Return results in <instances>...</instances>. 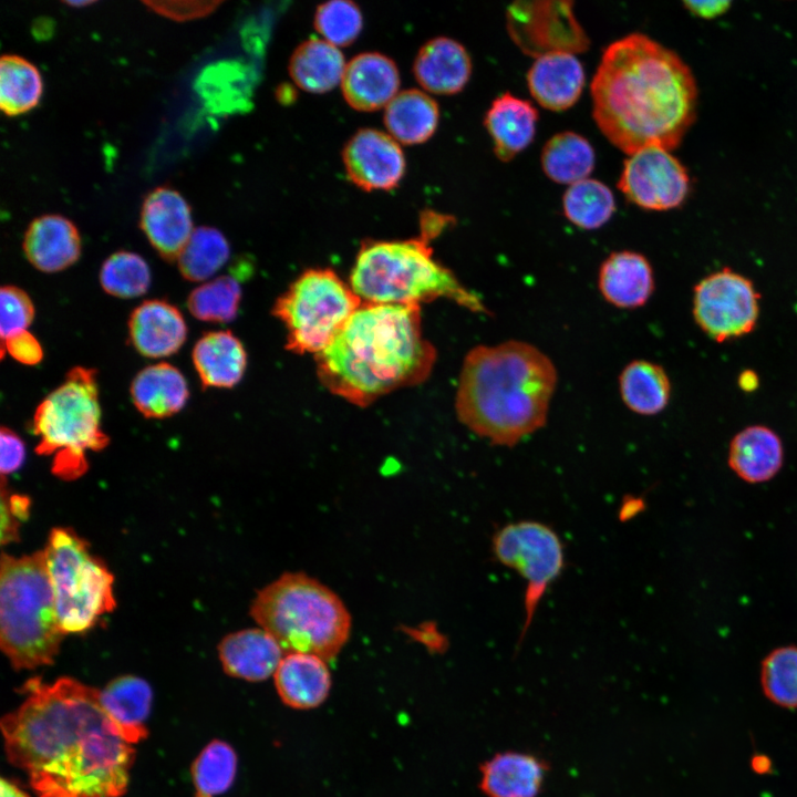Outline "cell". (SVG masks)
Listing matches in <instances>:
<instances>
[{"label": "cell", "mask_w": 797, "mask_h": 797, "mask_svg": "<svg viewBox=\"0 0 797 797\" xmlns=\"http://www.w3.org/2000/svg\"><path fill=\"white\" fill-rule=\"evenodd\" d=\"M493 551L501 565L515 569L527 584L521 641L542 597L563 569V546L548 525L521 520L509 522L495 532Z\"/></svg>", "instance_id": "cell-11"}, {"label": "cell", "mask_w": 797, "mask_h": 797, "mask_svg": "<svg viewBox=\"0 0 797 797\" xmlns=\"http://www.w3.org/2000/svg\"><path fill=\"white\" fill-rule=\"evenodd\" d=\"M737 382L743 391L752 392L757 389L759 379L754 371L745 370L739 374Z\"/></svg>", "instance_id": "cell-49"}, {"label": "cell", "mask_w": 797, "mask_h": 797, "mask_svg": "<svg viewBox=\"0 0 797 797\" xmlns=\"http://www.w3.org/2000/svg\"><path fill=\"white\" fill-rule=\"evenodd\" d=\"M1 797H29L20 787L14 783L2 778L1 779Z\"/></svg>", "instance_id": "cell-50"}, {"label": "cell", "mask_w": 797, "mask_h": 797, "mask_svg": "<svg viewBox=\"0 0 797 797\" xmlns=\"http://www.w3.org/2000/svg\"><path fill=\"white\" fill-rule=\"evenodd\" d=\"M22 248L29 262L42 272H58L72 266L81 253L74 224L55 214L34 218L28 226Z\"/></svg>", "instance_id": "cell-20"}, {"label": "cell", "mask_w": 797, "mask_h": 797, "mask_svg": "<svg viewBox=\"0 0 797 797\" xmlns=\"http://www.w3.org/2000/svg\"><path fill=\"white\" fill-rule=\"evenodd\" d=\"M760 686L773 704L797 708V645L774 649L760 665Z\"/></svg>", "instance_id": "cell-40"}, {"label": "cell", "mask_w": 797, "mask_h": 797, "mask_svg": "<svg viewBox=\"0 0 797 797\" xmlns=\"http://www.w3.org/2000/svg\"><path fill=\"white\" fill-rule=\"evenodd\" d=\"M43 553L64 634L85 632L115 609L112 572L74 530L53 528Z\"/></svg>", "instance_id": "cell-8"}, {"label": "cell", "mask_w": 797, "mask_h": 797, "mask_svg": "<svg viewBox=\"0 0 797 797\" xmlns=\"http://www.w3.org/2000/svg\"><path fill=\"white\" fill-rule=\"evenodd\" d=\"M549 767L524 752L496 753L480 765L479 789L487 797H537Z\"/></svg>", "instance_id": "cell-22"}, {"label": "cell", "mask_w": 797, "mask_h": 797, "mask_svg": "<svg viewBox=\"0 0 797 797\" xmlns=\"http://www.w3.org/2000/svg\"><path fill=\"white\" fill-rule=\"evenodd\" d=\"M343 163L350 180L364 190H389L397 186L405 173V157L400 144L375 128H362L348 141Z\"/></svg>", "instance_id": "cell-14"}, {"label": "cell", "mask_w": 797, "mask_h": 797, "mask_svg": "<svg viewBox=\"0 0 797 797\" xmlns=\"http://www.w3.org/2000/svg\"><path fill=\"white\" fill-rule=\"evenodd\" d=\"M23 703L1 721L9 762L38 797H120L135 749L105 714L100 691L72 677H33Z\"/></svg>", "instance_id": "cell-1"}, {"label": "cell", "mask_w": 797, "mask_h": 797, "mask_svg": "<svg viewBox=\"0 0 797 797\" xmlns=\"http://www.w3.org/2000/svg\"><path fill=\"white\" fill-rule=\"evenodd\" d=\"M32 428L40 441L35 452L54 458L87 463L86 451L108 445L101 428L96 371L83 366L70 370L64 382L38 405Z\"/></svg>", "instance_id": "cell-9"}, {"label": "cell", "mask_w": 797, "mask_h": 797, "mask_svg": "<svg viewBox=\"0 0 797 797\" xmlns=\"http://www.w3.org/2000/svg\"><path fill=\"white\" fill-rule=\"evenodd\" d=\"M618 188L625 198L649 210L680 206L690 188L684 166L665 148H642L624 161Z\"/></svg>", "instance_id": "cell-13"}, {"label": "cell", "mask_w": 797, "mask_h": 797, "mask_svg": "<svg viewBox=\"0 0 797 797\" xmlns=\"http://www.w3.org/2000/svg\"><path fill=\"white\" fill-rule=\"evenodd\" d=\"M238 758L226 742H210L192 766L195 797H216L227 791L236 777Z\"/></svg>", "instance_id": "cell-38"}, {"label": "cell", "mask_w": 797, "mask_h": 797, "mask_svg": "<svg viewBox=\"0 0 797 797\" xmlns=\"http://www.w3.org/2000/svg\"><path fill=\"white\" fill-rule=\"evenodd\" d=\"M435 359L422 334L420 306L366 302L315 355L321 383L358 406L425 381Z\"/></svg>", "instance_id": "cell-3"}, {"label": "cell", "mask_w": 797, "mask_h": 797, "mask_svg": "<svg viewBox=\"0 0 797 797\" xmlns=\"http://www.w3.org/2000/svg\"><path fill=\"white\" fill-rule=\"evenodd\" d=\"M42 94V79L38 69L17 54L0 59V108L8 116L33 108Z\"/></svg>", "instance_id": "cell-35"}, {"label": "cell", "mask_w": 797, "mask_h": 797, "mask_svg": "<svg viewBox=\"0 0 797 797\" xmlns=\"http://www.w3.org/2000/svg\"><path fill=\"white\" fill-rule=\"evenodd\" d=\"M537 121L530 102L507 92L497 96L484 120L497 158L508 162L524 151L534 141Z\"/></svg>", "instance_id": "cell-26"}, {"label": "cell", "mask_w": 797, "mask_h": 797, "mask_svg": "<svg viewBox=\"0 0 797 797\" xmlns=\"http://www.w3.org/2000/svg\"><path fill=\"white\" fill-rule=\"evenodd\" d=\"M0 335L4 340L27 330L34 319V306L25 291L15 286H3L0 290Z\"/></svg>", "instance_id": "cell-43"}, {"label": "cell", "mask_w": 797, "mask_h": 797, "mask_svg": "<svg viewBox=\"0 0 797 797\" xmlns=\"http://www.w3.org/2000/svg\"><path fill=\"white\" fill-rule=\"evenodd\" d=\"M727 463L736 476L748 484L768 482L783 467V442L765 425L747 426L732 438Z\"/></svg>", "instance_id": "cell-25"}, {"label": "cell", "mask_w": 797, "mask_h": 797, "mask_svg": "<svg viewBox=\"0 0 797 797\" xmlns=\"http://www.w3.org/2000/svg\"><path fill=\"white\" fill-rule=\"evenodd\" d=\"M363 301L333 270L308 269L276 301L286 348L314 355L327 349Z\"/></svg>", "instance_id": "cell-10"}, {"label": "cell", "mask_w": 797, "mask_h": 797, "mask_svg": "<svg viewBox=\"0 0 797 797\" xmlns=\"http://www.w3.org/2000/svg\"><path fill=\"white\" fill-rule=\"evenodd\" d=\"M130 392L134 406L147 418L169 417L178 413L189 397L182 372L165 362L141 370L133 379Z\"/></svg>", "instance_id": "cell-28"}, {"label": "cell", "mask_w": 797, "mask_h": 797, "mask_svg": "<svg viewBox=\"0 0 797 797\" xmlns=\"http://www.w3.org/2000/svg\"><path fill=\"white\" fill-rule=\"evenodd\" d=\"M0 469L2 477L17 472L25 458V447L20 436L2 426L0 431Z\"/></svg>", "instance_id": "cell-47"}, {"label": "cell", "mask_w": 797, "mask_h": 797, "mask_svg": "<svg viewBox=\"0 0 797 797\" xmlns=\"http://www.w3.org/2000/svg\"><path fill=\"white\" fill-rule=\"evenodd\" d=\"M586 74L579 59L571 52L553 51L536 58L527 73L532 97L545 108L565 111L580 97Z\"/></svg>", "instance_id": "cell-17"}, {"label": "cell", "mask_w": 797, "mask_h": 797, "mask_svg": "<svg viewBox=\"0 0 797 797\" xmlns=\"http://www.w3.org/2000/svg\"><path fill=\"white\" fill-rule=\"evenodd\" d=\"M64 3L71 7H83L93 3V1H64Z\"/></svg>", "instance_id": "cell-51"}, {"label": "cell", "mask_w": 797, "mask_h": 797, "mask_svg": "<svg viewBox=\"0 0 797 797\" xmlns=\"http://www.w3.org/2000/svg\"><path fill=\"white\" fill-rule=\"evenodd\" d=\"M139 226L158 255L177 260L193 232L190 208L175 189L159 186L145 197Z\"/></svg>", "instance_id": "cell-15"}, {"label": "cell", "mask_w": 797, "mask_h": 797, "mask_svg": "<svg viewBox=\"0 0 797 797\" xmlns=\"http://www.w3.org/2000/svg\"><path fill=\"white\" fill-rule=\"evenodd\" d=\"M64 635L43 550L19 558L2 553L0 645L11 665L31 670L52 664Z\"/></svg>", "instance_id": "cell-7"}, {"label": "cell", "mask_w": 797, "mask_h": 797, "mask_svg": "<svg viewBox=\"0 0 797 797\" xmlns=\"http://www.w3.org/2000/svg\"><path fill=\"white\" fill-rule=\"evenodd\" d=\"M30 499L28 496L12 494L6 487V477L1 476V542L10 544L19 538L21 522L30 514Z\"/></svg>", "instance_id": "cell-44"}, {"label": "cell", "mask_w": 797, "mask_h": 797, "mask_svg": "<svg viewBox=\"0 0 797 797\" xmlns=\"http://www.w3.org/2000/svg\"><path fill=\"white\" fill-rule=\"evenodd\" d=\"M598 286L602 297L614 307L639 308L654 291L651 263L639 252H613L600 267Z\"/></svg>", "instance_id": "cell-24"}, {"label": "cell", "mask_w": 797, "mask_h": 797, "mask_svg": "<svg viewBox=\"0 0 797 797\" xmlns=\"http://www.w3.org/2000/svg\"><path fill=\"white\" fill-rule=\"evenodd\" d=\"M593 118L602 134L631 155L676 147L695 116L696 85L672 50L642 33L610 43L591 81Z\"/></svg>", "instance_id": "cell-2"}, {"label": "cell", "mask_w": 797, "mask_h": 797, "mask_svg": "<svg viewBox=\"0 0 797 797\" xmlns=\"http://www.w3.org/2000/svg\"><path fill=\"white\" fill-rule=\"evenodd\" d=\"M621 398L640 415H655L663 411L671 397V383L664 369L653 362H630L619 377Z\"/></svg>", "instance_id": "cell-33"}, {"label": "cell", "mask_w": 797, "mask_h": 797, "mask_svg": "<svg viewBox=\"0 0 797 797\" xmlns=\"http://www.w3.org/2000/svg\"><path fill=\"white\" fill-rule=\"evenodd\" d=\"M192 358L203 389L232 387L247 366L244 345L230 331L205 333L196 342Z\"/></svg>", "instance_id": "cell-30"}, {"label": "cell", "mask_w": 797, "mask_h": 797, "mask_svg": "<svg viewBox=\"0 0 797 797\" xmlns=\"http://www.w3.org/2000/svg\"><path fill=\"white\" fill-rule=\"evenodd\" d=\"M101 705L118 734L131 745L147 736L145 726L152 704V689L137 676L123 675L100 691Z\"/></svg>", "instance_id": "cell-27"}, {"label": "cell", "mask_w": 797, "mask_h": 797, "mask_svg": "<svg viewBox=\"0 0 797 797\" xmlns=\"http://www.w3.org/2000/svg\"><path fill=\"white\" fill-rule=\"evenodd\" d=\"M439 120L436 101L421 90L398 92L385 106L384 124L389 134L406 145L426 142L435 133Z\"/></svg>", "instance_id": "cell-31"}, {"label": "cell", "mask_w": 797, "mask_h": 797, "mask_svg": "<svg viewBox=\"0 0 797 797\" xmlns=\"http://www.w3.org/2000/svg\"><path fill=\"white\" fill-rule=\"evenodd\" d=\"M686 8L701 18H715L727 10L729 1H686Z\"/></svg>", "instance_id": "cell-48"}, {"label": "cell", "mask_w": 797, "mask_h": 797, "mask_svg": "<svg viewBox=\"0 0 797 797\" xmlns=\"http://www.w3.org/2000/svg\"><path fill=\"white\" fill-rule=\"evenodd\" d=\"M345 66L340 48L323 39H310L293 51L289 73L300 89L324 93L341 84Z\"/></svg>", "instance_id": "cell-32"}, {"label": "cell", "mask_w": 797, "mask_h": 797, "mask_svg": "<svg viewBox=\"0 0 797 797\" xmlns=\"http://www.w3.org/2000/svg\"><path fill=\"white\" fill-rule=\"evenodd\" d=\"M250 615L284 653H310L328 662L341 652L352 630L351 613L339 594L302 571L284 572L261 588Z\"/></svg>", "instance_id": "cell-6"}, {"label": "cell", "mask_w": 797, "mask_h": 797, "mask_svg": "<svg viewBox=\"0 0 797 797\" xmlns=\"http://www.w3.org/2000/svg\"><path fill=\"white\" fill-rule=\"evenodd\" d=\"M759 298L752 280L723 268L695 286L692 312L700 329L722 343L754 330L759 314Z\"/></svg>", "instance_id": "cell-12"}, {"label": "cell", "mask_w": 797, "mask_h": 797, "mask_svg": "<svg viewBox=\"0 0 797 797\" xmlns=\"http://www.w3.org/2000/svg\"><path fill=\"white\" fill-rule=\"evenodd\" d=\"M103 290L117 298L131 299L144 294L151 284V270L146 261L131 251H116L103 262L100 270Z\"/></svg>", "instance_id": "cell-41"}, {"label": "cell", "mask_w": 797, "mask_h": 797, "mask_svg": "<svg viewBox=\"0 0 797 797\" xmlns=\"http://www.w3.org/2000/svg\"><path fill=\"white\" fill-rule=\"evenodd\" d=\"M218 655L228 675L261 682L273 676L284 651L269 632L258 627L226 635L218 645Z\"/></svg>", "instance_id": "cell-19"}, {"label": "cell", "mask_w": 797, "mask_h": 797, "mask_svg": "<svg viewBox=\"0 0 797 797\" xmlns=\"http://www.w3.org/2000/svg\"><path fill=\"white\" fill-rule=\"evenodd\" d=\"M565 216L581 229L593 230L602 227L615 210L614 196L610 188L592 178H586L569 186L562 198Z\"/></svg>", "instance_id": "cell-37"}, {"label": "cell", "mask_w": 797, "mask_h": 797, "mask_svg": "<svg viewBox=\"0 0 797 797\" xmlns=\"http://www.w3.org/2000/svg\"><path fill=\"white\" fill-rule=\"evenodd\" d=\"M556 385L553 363L535 345H477L463 362L456 413L476 435L510 447L545 425Z\"/></svg>", "instance_id": "cell-4"}, {"label": "cell", "mask_w": 797, "mask_h": 797, "mask_svg": "<svg viewBox=\"0 0 797 797\" xmlns=\"http://www.w3.org/2000/svg\"><path fill=\"white\" fill-rule=\"evenodd\" d=\"M449 219L426 214L417 238L365 242L351 271L353 291L366 303L420 306L444 297L477 309V300L433 257L429 239Z\"/></svg>", "instance_id": "cell-5"}, {"label": "cell", "mask_w": 797, "mask_h": 797, "mask_svg": "<svg viewBox=\"0 0 797 797\" xmlns=\"http://www.w3.org/2000/svg\"><path fill=\"white\" fill-rule=\"evenodd\" d=\"M128 337L135 350L147 358H164L176 353L187 338L182 312L164 300H146L137 306L128 319Z\"/></svg>", "instance_id": "cell-18"}, {"label": "cell", "mask_w": 797, "mask_h": 797, "mask_svg": "<svg viewBox=\"0 0 797 797\" xmlns=\"http://www.w3.org/2000/svg\"><path fill=\"white\" fill-rule=\"evenodd\" d=\"M594 163L596 154L589 141L571 131L555 134L541 152L545 174L559 184L572 185L588 178Z\"/></svg>", "instance_id": "cell-34"}, {"label": "cell", "mask_w": 797, "mask_h": 797, "mask_svg": "<svg viewBox=\"0 0 797 797\" xmlns=\"http://www.w3.org/2000/svg\"><path fill=\"white\" fill-rule=\"evenodd\" d=\"M7 351L22 364L35 365L43 358V350L37 338L28 330L20 331L2 340L1 354Z\"/></svg>", "instance_id": "cell-46"}, {"label": "cell", "mask_w": 797, "mask_h": 797, "mask_svg": "<svg viewBox=\"0 0 797 797\" xmlns=\"http://www.w3.org/2000/svg\"><path fill=\"white\" fill-rule=\"evenodd\" d=\"M272 677L282 703L296 710L320 706L332 685L328 661L310 653H284Z\"/></svg>", "instance_id": "cell-21"}, {"label": "cell", "mask_w": 797, "mask_h": 797, "mask_svg": "<svg viewBox=\"0 0 797 797\" xmlns=\"http://www.w3.org/2000/svg\"><path fill=\"white\" fill-rule=\"evenodd\" d=\"M155 12L183 21L210 13L220 1H144Z\"/></svg>", "instance_id": "cell-45"}, {"label": "cell", "mask_w": 797, "mask_h": 797, "mask_svg": "<svg viewBox=\"0 0 797 797\" xmlns=\"http://www.w3.org/2000/svg\"><path fill=\"white\" fill-rule=\"evenodd\" d=\"M400 72L389 56L364 52L346 63L341 81L344 100L362 112L385 107L398 93Z\"/></svg>", "instance_id": "cell-16"}, {"label": "cell", "mask_w": 797, "mask_h": 797, "mask_svg": "<svg viewBox=\"0 0 797 797\" xmlns=\"http://www.w3.org/2000/svg\"><path fill=\"white\" fill-rule=\"evenodd\" d=\"M517 4L530 17L529 19L524 18V24L531 25L532 34L519 43L521 48L529 40L531 43H536L542 32L545 34L537 56L553 51L573 53L588 46L587 37L571 12V2H517Z\"/></svg>", "instance_id": "cell-29"}, {"label": "cell", "mask_w": 797, "mask_h": 797, "mask_svg": "<svg viewBox=\"0 0 797 797\" xmlns=\"http://www.w3.org/2000/svg\"><path fill=\"white\" fill-rule=\"evenodd\" d=\"M314 27L323 40L338 48L346 46L363 28L362 12L350 0H331L317 8Z\"/></svg>", "instance_id": "cell-42"}, {"label": "cell", "mask_w": 797, "mask_h": 797, "mask_svg": "<svg viewBox=\"0 0 797 797\" xmlns=\"http://www.w3.org/2000/svg\"><path fill=\"white\" fill-rule=\"evenodd\" d=\"M229 255L228 241L218 229L197 227L177 259L178 269L188 281H205L227 262Z\"/></svg>", "instance_id": "cell-36"}, {"label": "cell", "mask_w": 797, "mask_h": 797, "mask_svg": "<svg viewBox=\"0 0 797 797\" xmlns=\"http://www.w3.org/2000/svg\"><path fill=\"white\" fill-rule=\"evenodd\" d=\"M240 299L238 279L224 275L196 287L187 298V308L200 321L226 323L236 318Z\"/></svg>", "instance_id": "cell-39"}, {"label": "cell", "mask_w": 797, "mask_h": 797, "mask_svg": "<svg viewBox=\"0 0 797 797\" xmlns=\"http://www.w3.org/2000/svg\"><path fill=\"white\" fill-rule=\"evenodd\" d=\"M413 72L425 91L451 95L467 84L472 74V60L463 44L447 37H437L420 49Z\"/></svg>", "instance_id": "cell-23"}]
</instances>
